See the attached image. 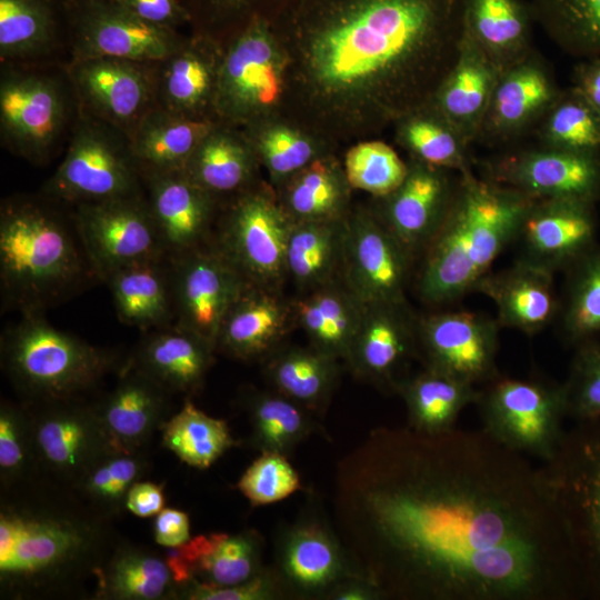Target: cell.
<instances>
[{
  "label": "cell",
  "instance_id": "6da1fadb",
  "mask_svg": "<svg viewBox=\"0 0 600 600\" xmlns=\"http://www.w3.org/2000/svg\"><path fill=\"white\" fill-rule=\"evenodd\" d=\"M332 511L382 599L583 598L539 468L482 429H373L338 461Z\"/></svg>",
  "mask_w": 600,
  "mask_h": 600
},
{
  "label": "cell",
  "instance_id": "7a4b0ae2",
  "mask_svg": "<svg viewBox=\"0 0 600 600\" xmlns=\"http://www.w3.org/2000/svg\"><path fill=\"white\" fill-rule=\"evenodd\" d=\"M287 16L309 38L317 80L331 89L378 84L410 97L446 76L463 32L464 0H297Z\"/></svg>",
  "mask_w": 600,
  "mask_h": 600
},
{
  "label": "cell",
  "instance_id": "3957f363",
  "mask_svg": "<svg viewBox=\"0 0 600 600\" xmlns=\"http://www.w3.org/2000/svg\"><path fill=\"white\" fill-rule=\"evenodd\" d=\"M459 192L424 248L419 292L430 303L474 290L514 238L536 199L462 173Z\"/></svg>",
  "mask_w": 600,
  "mask_h": 600
},
{
  "label": "cell",
  "instance_id": "277c9868",
  "mask_svg": "<svg viewBox=\"0 0 600 600\" xmlns=\"http://www.w3.org/2000/svg\"><path fill=\"white\" fill-rule=\"evenodd\" d=\"M89 271L93 272L79 234L56 213L31 202L1 210L2 292L24 314H36L76 289Z\"/></svg>",
  "mask_w": 600,
  "mask_h": 600
},
{
  "label": "cell",
  "instance_id": "5b68a950",
  "mask_svg": "<svg viewBox=\"0 0 600 600\" xmlns=\"http://www.w3.org/2000/svg\"><path fill=\"white\" fill-rule=\"evenodd\" d=\"M539 470L562 521L582 596L600 600V416L564 431Z\"/></svg>",
  "mask_w": 600,
  "mask_h": 600
},
{
  "label": "cell",
  "instance_id": "8992f818",
  "mask_svg": "<svg viewBox=\"0 0 600 600\" xmlns=\"http://www.w3.org/2000/svg\"><path fill=\"white\" fill-rule=\"evenodd\" d=\"M92 524L64 512L6 506L0 513V580L10 588L41 587L67 578L91 559Z\"/></svg>",
  "mask_w": 600,
  "mask_h": 600
},
{
  "label": "cell",
  "instance_id": "52a82bcc",
  "mask_svg": "<svg viewBox=\"0 0 600 600\" xmlns=\"http://www.w3.org/2000/svg\"><path fill=\"white\" fill-rule=\"evenodd\" d=\"M4 367L27 394L44 401L77 398L109 370V353L26 314L2 341Z\"/></svg>",
  "mask_w": 600,
  "mask_h": 600
},
{
  "label": "cell",
  "instance_id": "ba28073f",
  "mask_svg": "<svg viewBox=\"0 0 600 600\" xmlns=\"http://www.w3.org/2000/svg\"><path fill=\"white\" fill-rule=\"evenodd\" d=\"M482 430L503 447L546 462L557 450L567 418L563 384L499 374L479 391Z\"/></svg>",
  "mask_w": 600,
  "mask_h": 600
},
{
  "label": "cell",
  "instance_id": "9c48e42d",
  "mask_svg": "<svg viewBox=\"0 0 600 600\" xmlns=\"http://www.w3.org/2000/svg\"><path fill=\"white\" fill-rule=\"evenodd\" d=\"M317 507L310 504L276 538L272 567L289 598L328 599L343 581L363 577L334 526Z\"/></svg>",
  "mask_w": 600,
  "mask_h": 600
},
{
  "label": "cell",
  "instance_id": "30bf717a",
  "mask_svg": "<svg viewBox=\"0 0 600 600\" xmlns=\"http://www.w3.org/2000/svg\"><path fill=\"white\" fill-rule=\"evenodd\" d=\"M76 229L94 274L104 281L114 271L164 252L150 212L136 197L81 203Z\"/></svg>",
  "mask_w": 600,
  "mask_h": 600
},
{
  "label": "cell",
  "instance_id": "8fae6325",
  "mask_svg": "<svg viewBox=\"0 0 600 600\" xmlns=\"http://www.w3.org/2000/svg\"><path fill=\"white\" fill-rule=\"evenodd\" d=\"M293 221L261 193L243 197L220 236L219 250L254 287L274 290L287 276V243Z\"/></svg>",
  "mask_w": 600,
  "mask_h": 600
},
{
  "label": "cell",
  "instance_id": "7c38bea8",
  "mask_svg": "<svg viewBox=\"0 0 600 600\" xmlns=\"http://www.w3.org/2000/svg\"><path fill=\"white\" fill-rule=\"evenodd\" d=\"M174 264L171 286L178 326L216 349L227 313L251 284L219 249L194 248L179 254Z\"/></svg>",
  "mask_w": 600,
  "mask_h": 600
},
{
  "label": "cell",
  "instance_id": "4fadbf2b",
  "mask_svg": "<svg viewBox=\"0 0 600 600\" xmlns=\"http://www.w3.org/2000/svg\"><path fill=\"white\" fill-rule=\"evenodd\" d=\"M76 400L46 401L42 409L29 416L34 464L73 484L112 449L96 407Z\"/></svg>",
  "mask_w": 600,
  "mask_h": 600
},
{
  "label": "cell",
  "instance_id": "5bb4252c",
  "mask_svg": "<svg viewBox=\"0 0 600 600\" xmlns=\"http://www.w3.org/2000/svg\"><path fill=\"white\" fill-rule=\"evenodd\" d=\"M411 253L383 221L358 216L346 224L343 282L364 306H404Z\"/></svg>",
  "mask_w": 600,
  "mask_h": 600
},
{
  "label": "cell",
  "instance_id": "9a60e30c",
  "mask_svg": "<svg viewBox=\"0 0 600 600\" xmlns=\"http://www.w3.org/2000/svg\"><path fill=\"white\" fill-rule=\"evenodd\" d=\"M418 336L424 368L473 386L498 376L496 321L468 311L440 312L421 321Z\"/></svg>",
  "mask_w": 600,
  "mask_h": 600
},
{
  "label": "cell",
  "instance_id": "2e32d148",
  "mask_svg": "<svg viewBox=\"0 0 600 600\" xmlns=\"http://www.w3.org/2000/svg\"><path fill=\"white\" fill-rule=\"evenodd\" d=\"M81 58L166 60L179 48L173 29L141 20L111 0H71Z\"/></svg>",
  "mask_w": 600,
  "mask_h": 600
},
{
  "label": "cell",
  "instance_id": "e0dca14e",
  "mask_svg": "<svg viewBox=\"0 0 600 600\" xmlns=\"http://www.w3.org/2000/svg\"><path fill=\"white\" fill-rule=\"evenodd\" d=\"M217 88L220 102L233 114H247L278 100L280 63L267 20L248 22L220 67Z\"/></svg>",
  "mask_w": 600,
  "mask_h": 600
},
{
  "label": "cell",
  "instance_id": "ac0fdd59",
  "mask_svg": "<svg viewBox=\"0 0 600 600\" xmlns=\"http://www.w3.org/2000/svg\"><path fill=\"white\" fill-rule=\"evenodd\" d=\"M524 258L553 270L577 263L592 250L596 220L592 204L570 199L536 200L518 234Z\"/></svg>",
  "mask_w": 600,
  "mask_h": 600
},
{
  "label": "cell",
  "instance_id": "d6986e66",
  "mask_svg": "<svg viewBox=\"0 0 600 600\" xmlns=\"http://www.w3.org/2000/svg\"><path fill=\"white\" fill-rule=\"evenodd\" d=\"M263 550V537L247 529L233 534H199L181 546L164 548V556L179 582L228 587L247 581L266 568Z\"/></svg>",
  "mask_w": 600,
  "mask_h": 600
},
{
  "label": "cell",
  "instance_id": "ffe728a7",
  "mask_svg": "<svg viewBox=\"0 0 600 600\" xmlns=\"http://www.w3.org/2000/svg\"><path fill=\"white\" fill-rule=\"evenodd\" d=\"M136 181L124 156L100 132L83 128L51 180V191L72 201L134 197Z\"/></svg>",
  "mask_w": 600,
  "mask_h": 600
},
{
  "label": "cell",
  "instance_id": "44dd1931",
  "mask_svg": "<svg viewBox=\"0 0 600 600\" xmlns=\"http://www.w3.org/2000/svg\"><path fill=\"white\" fill-rule=\"evenodd\" d=\"M417 351L404 306H366L346 362L359 379L398 392L403 370Z\"/></svg>",
  "mask_w": 600,
  "mask_h": 600
},
{
  "label": "cell",
  "instance_id": "7402d4cb",
  "mask_svg": "<svg viewBox=\"0 0 600 600\" xmlns=\"http://www.w3.org/2000/svg\"><path fill=\"white\" fill-rule=\"evenodd\" d=\"M500 178L536 200L570 199L593 203L600 196L597 153L551 148L507 163Z\"/></svg>",
  "mask_w": 600,
  "mask_h": 600
},
{
  "label": "cell",
  "instance_id": "603a6c76",
  "mask_svg": "<svg viewBox=\"0 0 600 600\" xmlns=\"http://www.w3.org/2000/svg\"><path fill=\"white\" fill-rule=\"evenodd\" d=\"M503 70L463 28L457 60L437 90V104L466 143L482 129Z\"/></svg>",
  "mask_w": 600,
  "mask_h": 600
},
{
  "label": "cell",
  "instance_id": "cb8c5ba5",
  "mask_svg": "<svg viewBox=\"0 0 600 600\" xmlns=\"http://www.w3.org/2000/svg\"><path fill=\"white\" fill-rule=\"evenodd\" d=\"M63 114L62 98L50 80L19 76L2 82V129L23 154L40 158L47 152L61 129Z\"/></svg>",
  "mask_w": 600,
  "mask_h": 600
},
{
  "label": "cell",
  "instance_id": "d4e9b609",
  "mask_svg": "<svg viewBox=\"0 0 600 600\" xmlns=\"http://www.w3.org/2000/svg\"><path fill=\"white\" fill-rule=\"evenodd\" d=\"M168 393L139 369L128 370L113 390L94 406L111 448L140 451L156 429L167 421Z\"/></svg>",
  "mask_w": 600,
  "mask_h": 600
},
{
  "label": "cell",
  "instance_id": "484cf974",
  "mask_svg": "<svg viewBox=\"0 0 600 600\" xmlns=\"http://www.w3.org/2000/svg\"><path fill=\"white\" fill-rule=\"evenodd\" d=\"M293 318L274 290L249 286L227 313L216 349L243 361L264 360L279 347Z\"/></svg>",
  "mask_w": 600,
  "mask_h": 600
},
{
  "label": "cell",
  "instance_id": "4316f807",
  "mask_svg": "<svg viewBox=\"0 0 600 600\" xmlns=\"http://www.w3.org/2000/svg\"><path fill=\"white\" fill-rule=\"evenodd\" d=\"M439 169L426 163L409 168L403 182L387 196L383 223L411 256L426 248L452 200Z\"/></svg>",
  "mask_w": 600,
  "mask_h": 600
},
{
  "label": "cell",
  "instance_id": "83f0119b",
  "mask_svg": "<svg viewBox=\"0 0 600 600\" xmlns=\"http://www.w3.org/2000/svg\"><path fill=\"white\" fill-rule=\"evenodd\" d=\"M552 282V271L521 260L506 271L487 273L474 290L493 300L500 324L534 333L556 314Z\"/></svg>",
  "mask_w": 600,
  "mask_h": 600
},
{
  "label": "cell",
  "instance_id": "f1b7e54d",
  "mask_svg": "<svg viewBox=\"0 0 600 600\" xmlns=\"http://www.w3.org/2000/svg\"><path fill=\"white\" fill-rule=\"evenodd\" d=\"M138 64L111 58H80L72 77L88 106L106 119L124 124L138 120L150 97L149 80Z\"/></svg>",
  "mask_w": 600,
  "mask_h": 600
},
{
  "label": "cell",
  "instance_id": "f546056e",
  "mask_svg": "<svg viewBox=\"0 0 600 600\" xmlns=\"http://www.w3.org/2000/svg\"><path fill=\"white\" fill-rule=\"evenodd\" d=\"M154 176L149 209L164 251L179 256L197 248L209 224V192L183 172Z\"/></svg>",
  "mask_w": 600,
  "mask_h": 600
},
{
  "label": "cell",
  "instance_id": "4dcf8cb0",
  "mask_svg": "<svg viewBox=\"0 0 600 600\" xmlns=\"http://www.w3.org/2000/svg\"><path fill=\"white\" fill-rule=\"evenodd\" d=\"M364 307L344 282L340 286L336 280L292 303L293 319L311 346L343 360L359 330Z\"/></svg>",
  "mask_w": 600,
  "mask_h": 600
},
{
  "label": "cell",
  "instance_id": "1f68e13d",
  "mask_svg": "<svg viewBox=\"0 0 600 600\" xmlns=\"http://www.w3.org/2000/svg\"><path fill=\"white\" fill-rule=\"evenodd\" d=\"M216 349L177 326L150 337L137 357V369L169 392L197 391L212 363Z\"/></svg>",
  "mask_w": 600,
  "mask_h": 600
},
{
  "label": "cell",
  "instance_id": "d6a6232c",
  "mask_svg": "<svg viewBox=\"0 0 600 600\" xmlns=\"http://www.w3.org/2000/svg\"><path fill=\"white\" fill-rule=\"evenodd\" d=\"M337 358L317 348H278L263 360L272 390L322 417L338 382Z\"/></svg>",
  "mask_w": 600,
  "mask_h": 600
},
{
  "label": "cell",
  "instance_id": "836d02e7",
  "mask_svg": "<svg viewBox=\"0 0 600 600\" xmlns=\"http://www.w3.org/2000/svg\"><path fill=\"white\" fill-rule=\"evenodd\" d=\"M398 393L408 412V427L423 433L449 431L460 412L476 403L479 391L473 384L427 369L406 378Z\"/></svg>",
  "mask_w": 600,
  "mask_h": 600
},
{
  "label": "cell",
  "instance_id": "e575fe53",
  "mask_svg": "<svg viewBox=\"0 0 600 600\" xmlns=\"http://www.w3.org/2000/svg\"><path fill=\"white\" fill-rule=\"evenodd\" d=\"M532 20L521 0H464L463 28L503 69L522 60Z\"/></svg>",
  "mask_w": 600,
  "mask_h": 600
},
{
  "label": "cell",
  "instance_id": "d590c367",
  "mask_svg": "<svg viewBox=\"0 0 600 600\" xmlns=\"http://www.w3.org/2000/svg\"><path fill=\"white\" fill-rule=\"evenodd\" d=\"M344 237L341 219L293 222L287 243V276L307 292L334 281L343 263Z\"/></svg>",
  "mask_w": 600,
  "mask_h": 600
},
{
  "label": "cell",
  "instance_id": "8d00e7d4",
  "mask_svg": "<svg viewBox=\"0 0 600 600\" xmlns=\"http://www.w3.org/2000/svg\"><path fill=\"white\" fill-rule=\"evenodd\" d=\"M209 132L208 123L170 110L146 114L138 124L132 153L154 173L182 172Z\"/></svg>",
  "mask_w": 600,
  "mask_h": 600
},
{
  "label": "cell",
  "instance_id": "74e56055",
  "mask_svg": "<svg viewBox=\"0 0 600 600\" xmlns=\"http://www.w3.org/2000/svg\"><path fill=\"white\" fill-rule=\"evenodd\" d=\"M554 98L547 73L538 64L522 59L502 71L482 128L499 133L513 131L554 102Z\"/></svg>",
  "mask_w": 600,
  "mask_h": 600
},
{
  "label": "cell",
  "instance_id": "f35d334b",
  "mask_svg": "<svg viewBox=\"0 0 600 600\" xmlns=\"http://www.w3.org/2000/svg\"><path fill=\"white\" fill-rule=\"evenodd\" d=\"M247 411L251 424L250 444L260 452L289 457L311 434H324L317 416L274 390L250 396Z\"/></svg>",
  "mask_w": 600,
  "mask_h": 600
},
{
  "label": "cell",
  "instance_id": "ab89813d",
  "mask_svg": "<svg viewBox=\"0 0 600 600\" xmlns=\"http://www.w3.org/2000/svg\"><path fill=\"white\" fill-rule=\"evenodd\" d=\"M160 264V259L134 263L114 271L106 280L123 322L150 327L169 319L172 286Z\"/></svg>",
  "mask_w": 600,
  "mask_h": 600
},
{
  "label": "cell",
  "instance_id": "60d3db41",
  "mask_svg": "<svg viewBox=\"0 0 600 600\" xmlns=\"http://www.w3.org/2000/svg\"><path fill=\"white\" fill-rule=\"evenodd\" d=\"M178 592L164 553L136 547L117 550L100 576V593L110 599L156 600Z\"/></svg>",
  "mask_w": 600,
  "mask_h": 600
},
{
  "label": "cell",
  "instance_id": "b9f144b4",
  "mask_svg": "<svg viewBox=\"0 0 600 600\" xmlns=\"http://www.w3.org/2000/svg\"><path fill=\"white\" fill-rule=\"evenodd\" d=\"M162 427V444L197 469L211 467L238 443L224 420L206 414L191 401H186Z\"/></svg>",
  "mask_w": 600,
  "mask_h": 600
},
{
  "label": "cell",
  "instance_id": "7bdbcfd3",
  "mask_svg": "<svg viewBox=\"0 0 600 600\" xmlns=\"http://www.w3.org/2000/svg\"><path fill=\"white\" fill-rule=\"evenodd\" d=\"M533 17L568 52L600 58V0H530Z\"/></svg>",
  "mask_w": 600,
  "mask_h": 600
},
{
  "label": "cell",
  "instance_id": "ee69618b",
  "mask_svg": "<svg viewBox=\"0 0 600 600\" xmlns=\"http://www.w3.org/2000/svg\"><path fill=\"white\" fill-rule=\"evenodd\" d=\"M346 183L336 168L313 160L292 176L284 210L293 222L340 220Z\"/></svg>",
  "mask_w": 600,
  "mask_h": 600
},
{
  "label": "cell",
  "instance_id": "f6af8a7d",
  "mask_svg": "<svg viewBox=\"0 0 600 600\" xmlns=\"http://www.w3.org/2000/svg\"><path fill=\"white\" fill-rule=\"evenodd\" d=\"M182 172L209 193L229 192L247 181L250 174L249 154L231 137L209 132Z\"/></svg>",
  "mask_w": 600,
  "mask_h": 600
},
{
  "label": "cell",
  "instance_id": "bcb514c9",
  "mask_svg": "<svg viewBox=\"0 0 600 600\" xmlns=\"http://www.w3.org/2000/svg\"><path fill=\"white\" fill-rule=\"evenodd\" d=\"M140 451L109 450L76 481L77 491L93 507L114 511L124 507L130 488L147 472Z\"/></svg>",
  "mask_w": 600,
  "mask_h": 600
},
{
  "label": "cell",
  "instance_id": "7dc6e473",
  "mask_svg": "<svg viewBox=\"0 0 600 600\" xmlns=\"http://www.w3.org/2000/svg\"><path fill=\"white\" fill-rule=\"evenodd\" d=\"M53 23L48 0H0L1 56H22L42 48Z\"/></svg>",
  "mask_w": 600,
  "mask_h": 600
},
{
  "label": "cell",
  "instance_id": "c3c4849f",
  "mask_svg": "<svg viewBox=\"0 0 600 600\" xmlns=\"http://www.w3.org/2000/svg\"><path fill=\"white\" fill-rule=\"evenodd\" d=\"M563 311L566 338L578 344L600 333V251L579 260Z\"/></svg>",
  "mask_w": 600,
  "mask_h": 600
},
{
  "label": "cell",
  "instance_id": "681fc988",
  "mask_svg": "<svg viewBox=\"0 0 600 600\" xmlns=\"http://www.w3.org/2000/svg\"><path fill=\"white\" fill-rule=\"evenodd\" d=\"M188 47L166 60L162 93L168 110L181 114L203 103L213 84V70L206 57Z\"/></svg>",
  "mask_w": 600,
  "mask_h": 600
},
{
  "label": "cell",
  "instance_id": "f907efd6",
  "mask_svg": "<svg viewBox=\"0 0 600 600\" xmlns=\"http://www.w3.org/2000/svg\"><path fill=\"white\" fill-rule=\"evenodd\" d=\"M409 168L389 146L363 142L346 156L344 174L349 186L387 197L406 179Z\"/></svg>",
  "mask_w": 600,
  "mask_h": 600
},
{
  "label": "cell",
  "instance_id": "816d5d0a",
  "mask_svg": "<svg viewBox=\"0 0 600 600\" xmlns=\"http://www.w3.org/2000/svg\"><path fill=\"white\" fill-rule=\"evenodd\" d=\"M551 148L597 153L600 114L576 91L556 101L544 124Z\"/></svg>",
  "mask_w": 600,
  "mask_h": 600
},
{
  "label": "cell",
  "instance_id": "f5cc1de1",
  "mask_svg": "<svg viewBox=\"0 0 600 600\" xmlns=\"http://www.w3.org/2000/svg\"><path fill=\"white\" fill-rule=\"evenodd\" d=\"M406 144L423 163L467 172L466 142L440 116V119L413 118L403 128Z\"/></svg>",
  "mask_w": 600,
  "mask_h": 600
},
{
  "label": "cell",
  "instance_id": "db71d44e",
  "mask_svg": "<svg viewBox=\"0 0 600 600\" xmlns=\"http://www.w3.org/2000/svg\"><path fill=\"white\" fill-rule=\"evenodd\" d=\"M237 488L252 507H259L288 498L301 489V479L287 456L260 452L240 477Z\"/></svg>",
  "mask_w": 600,
  "mask_h": 600
},
{
  "label": "cell",
  "instance_id": "11a10c76",
  "mask_svg": "<svg viewBox=\"0 0 600 600\" xmlns=\"http://www.w3.org/2000/svg\"><path fill=\"white\" fill-rule=\"evenodd\" d=\"M563 384L567 418L584 421L600 416V342L579 346Z\"/></svg>",
  "mask_w": 600,
  "mask_h": 600
},
{
  "label": "cell",
  "instance_id": "9f6ffc18",
  "mask_svg": "<svg viewBox=\"0 0 600 600\" xmlns=\"http://www.w3.org/2000/svg\"><path fill=\"white\" fill-rule=\"evenodd\" d=\"M34 464L30 418L4 403L0 410V473L3 482L13 483Z\"/></svg>",
  "mask_w": 600,
  "mask_h": 600
},
{
  "label": "cell",
  "instance_id": "6f0895ef",
  "mask_svg": "<svg viewBox=\"0 0 600 600\" xmlns=\"http://www.w3.org/2000/svg\"><path fill=\"white\" fill-rule=\"evenodd\" d=\"M263 162L277 179L296 174L310 162L313 147L299 132L284 127L267 130L259 140Z\"/></svg>",
  "mask_w": 600,
  "mask_h": 600
},
{
  "label": "cell",
  "instance_id": "680465c9",
  "mask_svg": "<svg viewBox=\"0 0 600 600\" xmlns=\"http://www.w3.org/2000/svg\"><path fill=\"white\" fill-rule=\"evenodd\" d=\"M179 598L190 600H272L289 598L272 566L238 584L216 587L191 581L180 589Z\"/></svg>",
  "mask_w": 600,
  "mask_h": 600
},
{
  "label": "cell",
  "instance_id": "91938a15",
  "mask_svg": "<svg viewBox=\"0 0 600 600\" xmlns=\"http://www.w3.org/2000/svg\"><path fill=\"white\" fill-rule=\"evenodd\" d=\"M141 20L173 29L190 19L181 0H111Z\"/></svg>",
  "mask_w": 600,
  "mask_h": 600
},
{
  "label": "cell",
  "instance_id": "94428289",
  "mask_svg": "<svg viewBox=\"0 0 600 600\" xmlns=\"http://www.w3.org/2000/svg\"><path fill=\"white\" fill-rule=\"evenodd\" d=\"M154 540L163 548L178 547L191 539L190 521L186 512L164 508L156 518Z\"/></svg>",
  "mask_w": 600,
  "mask_h": 600
},
{
  "label": "cell",
  "instance_id": "6125c7cd",
  "mask_svg": "<svg viewBox=\"0 0 600 600\" xmlns=\"http://www.w3.org/2000/svg\"><path fill=\"white\" fill-rule=\"evenodd\" d=\"M124 507L134 516L149 518L164 509V494L161 486L138 481L129 490Z\"/></svg>",
  "mask_w": 600,
  "mask_h": 600
},
{
  "label": "cell",
  "instance_id": "be15d7a7",
  "mask_svg": "<svg viewBox=\"0 0 600 600\" xmlns=\"http://www.w3.org/2000/svg\"><path fill=\"white\" fill-rule=\"evenodd\" d=\"M573 90L600 114V58L589 59L580 66Z\"/></svg>",
  "mask_w": 600,
  "mask_h": 600
},
{
  "label": "cell",
  "instance_id": "e7e4bbea",
  "mask_svg": "<svg viewBox=\"0 0 600 600\" xmlns=\"http://www.w3.org/2000/svg\"><path fill=\"white\" fill-rule=\"evenodd\" d=\"M382 599L377 587L364 577H357L337 586L328 600H378Z\"/></svg>",
  "mask_w": 600,
  "mask_h": 600
},
{
  "label": "cell",
  "instance_id": "03108f58",
  "mask_svg": "<svg viewBox=\"0 0 600 600\" xmlns=\"http://www.w3.org/2000/svg\"><path fill=\"white\" fill-rule=\"evenodd\" d=\"M260 0H207V4L216 16L244 14L254 11V19H259Z\"/></svg>",
  "mask_w": 600,
  "mask_h": 600
}]
</instances>
